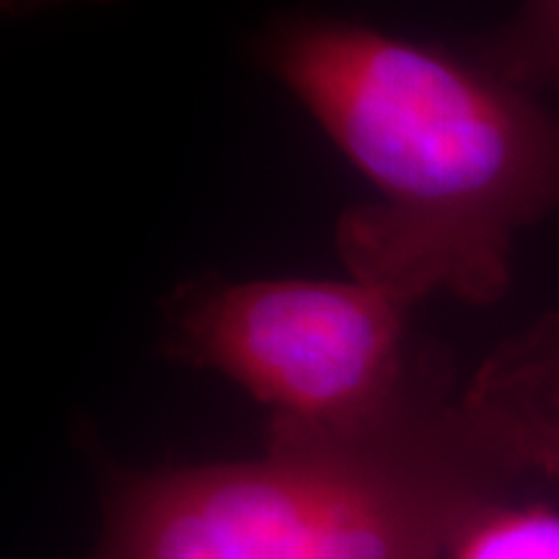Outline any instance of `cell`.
Listing matches in <instances>:
<instances>
[{"mask_svg": "<svg viewBox=\"0 0 559 559\" xmlns=\"http://www.w3.org/2000/svg\"><path fill=\"white\" fill-rule=\"evenodd\" d=\"M260 55L381 192L337 226L349 275L409 306L502 298L515 236L559 210L557 117L477 60L340 19L277 21Z\"/></svg>", "mask_w": 559, "mask_h": 559, "instance_id": "6da1fadb", "label": "cell"}, {"mask_svg": "<svg viewBox=\"0 0 559 559\" xmlns=\"http://www.w3.org/2000/svg\"><path fill=\"white\" fill-rule=\"evenodd\" d=\"M510 479L443 358L373 430L270 432L262 459L128 474L96 559H440Z\"/></svg>", "mask_w": 559, "mask_h": 559, "instance_id": "7a4b0ae2", "label": "cell"}, {"mask_svg": "<svg viewBox=\"0 0 559 559\" xmlns=\"http://www.w3.org/2000/svg\"><path fill=\"white\" fill-rule=\"evenodd\" d=\"M409 309L355 277L194 283L171 300L169 349L247 389L270 432L355 436L402 415L445 358L409 353Z\"/></svg>", "mask_w": 559, "mask_h": 559, "instance_id": "3957f363", "label": "cell"}, {"mask_svg": "<svg viewBox=\"0 0 559 559\" xmlns=\"http://www.w3.org/2000/svg\"><path fill=\"white\" fill-rule=\"evenodd\" d=\"M461 404L513 477L559 479V311L495 347Z\"/></svg>", "mask_w": 559, "mask_h": 559, "instance_id": "277c9868", "label": "cell"}, {"mask_svg": "<svg viewBox=\"0 0 559 559\" xmlns=\"http://www.w3.org/2000/svg\"><path fill=\"white\" fill-rule=\"evenodd\" d=\"M477 62L526 91L559 88V0H523L519 13L481 41Z\"/></svg>", "mask_w": 559, "mask_h": 559, "instance_id": "5b68a950", "label": "cell"}, {"mask_svg": "<svg viewBox=\"0 0 559 559\" xmlns=\"http://www.w3.org/2000/svg\"><path fill=\"white\" fill-rule=\"evenodd\" d=\"M449 559H559V510L489 502L459 531Z\"/></svg>", "mask_w": 559, "mask_h": 559, "instance_id": "8992f818", "label": "cell"}, {"mask_svg": "<svg viewBox=\"0 0 559 559\" xmlns=\"http://www.w3.org/2000/svg\"><path fill=\"white\" fill-rule=\"evenodd\" d=\"M60 3V0H5V9L11 11H24V9H39V5Z\"/></svg>", "mask_w": 559, "mask_h": 559, "instance_id": "52a82bcc", "label": "cell"}]
</instances>
